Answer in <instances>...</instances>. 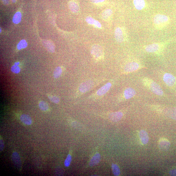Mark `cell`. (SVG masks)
<instances>
[{
  "mask_svg": "<svg viewBox=\"0 0 176 176\" xmlns=\"http://www.w3.org/2000/svg\"><path fill=\"white\" fill-rule=\"evenodd\" d=\"M112 14V10L110 9H107L103 12L101 14V16L104 20H107L111 18Z\"/></svg>",
  "mask_w": 176,
  "mask_h": 176,
  "instance_id": "cell-20",
  "label": "cell"
},
{
  "mask_svg": "<svg viewBox=\"0 0 176 176\" xmlns=\"http://www.w3.org/2000/svg\"><path fill=\"white\" fill-rule=\"evenodd\" d=\"M101 160V156L99 153H96L94 155L92 158H91L89 165L91 167L97 165Z\"/></svg>",
  "mask_w": 176,
  "mask_h": 176,
  "instance_id": "cell-15",
  "label": "cell"
},
{
  "mask_svg": "<svg viewBox=\"0 0 176 176\" xmlns=\"http://www.w3.org/2000/svg\"><path fill=\"white\" fill-rule=\"evenodd\" d=\"M19 62H16V63H15L14 65L18 66L19 65Z\"/></svg>",
  "mask_w": 176,
  "mask_h": 176,
  "instance_id": "cell-35",
  "label": "cell"
},
{
  "mask_svg": "<svg viewBox=\"0 0 176 176\" xmlns=\"http://www.w3.org/2000/svg\"><path fill=\"white\" fill-rule=\"evenodd\" d=\"M94 85L93 81H88L81 84L79 86V90L80 92L84 93L90 90Z\"/></svg>",
  "mask_w": 176,
  "mask_h": 176,
  "instance_id": "cell-8",
  "label": "cell"
},
{
  "mask_svg": "<svg viewBox=\"0 0 176 176\" xmlns=\"http://www.w3.org/2000/svg\"><path fill=\"white\" fill-rule=\"evenodd\" d=\"M11 71L12 73L17 74L20 72L21 69L18 66L14 65L12 66Z\"/></svg>",
  "mask_w": 176,
  "mask_h": 176,
  "instance_id": "cell-29",
  "label": "cell"
},
{
  "mask_svg": "<svg viewBox=\"0 0 176 176\" xmlns=\"http://www.w3.org/2000/svg\"><path fill=\"white\" fill-rule=\"evenodd\" d=\"M48 98L51 102L54 103L58 104L60 102V99L56 96L48 95Z\"/></svg>",
  "mask_w": 176,
  "mask_h": 176,
  "instance_id": "cell-28",
  "label": "cell"
},
{
  "mask_svg": "<svg viewBox=\"0 0 176 176\" xmlns=\"http://www.w3.org/2000/svg\"><path fill=\"white\" fill-rule=\"evenodd\" d=\"M133 3L135 8L139 10H142L145 6V2L144 0H134Z\"/></svg>",
  "mask_w": 176,
  "mask_h": 176,
  "instance_id": "cell-18",
  "label": "cell"
},
{
  "mask_svg": "<svg viewBox=\"0 0 176 176\" xmlns=\"http://www.w3.org/2000/svg\"><path fill=\"white\" fill-rule=\"evenodd\" d=\"M116 40L119 43H122L125 40V34L123 30L120 27L116 28L115 31Z\"/></svg>",
  "mask_w": 176,
  "mask_h": 176,
  "instance_id": "cell-7",
  "label": "cell"
},
{
  "mask_svg": "<svg viewBox=\"0 0 176 176\" xmlns=\"http://www.w3.org/2000/svg\"><path fill=\"white\" fill-rule=\"evenodd\" d=\"M90 1L94 3H98L103 2L105 1V0H90Z\"/></svg>",
  "mask_w": 176,
  "mask_h": 176,
  "instance_id": "cell-32",
  "label": "cell"
},
{
  "mask_svg": "<svg viewBox=\"0 0 176 176\" xmlns=\"http://www.w3.org/2000/svg\"><path fill=\"white\" fill-rule=\"evenodd\" d=\"M159 147L161 149L163 150H167L170 147V143L169 141L167 139H161L159 142Z\"/></svg>",
  "mask_w": 176,
  "mask_h": 176,
  "instance_id": "cell-14",
  "label": "cell"
},
{
  "mask_svg": "<svg viewBox=\"0 0 176 176\" xmlns=\"http://www.w3.org/2000/svg\"><path fill=\"white\" fill-rule=\"evenodd\" d=\"M86 20L87 23L89 24H93L99 28H101V25L100 22L92 18L91 17H87Z\"/></svg>",
  "mask_w": 176,
  "mask_h": 176,
  "instance_id": "cell-19",
  "label": "cell"
},
{
  "mask_svg": "<svg viewBox=\"0 0 176 176\" xmlns=\"http://www.w3.org/2000/svg\"><path fill=\"white\" fill-rule=\"evenodd\" d=\"M21 14L20 12H18L14 14L13 18V22L16 24H18L20 22L21 19Z\"/></svg>",
  "mask_w": 176,
  "mask_h": 176,
  "instance_id": "cell-26",
  "label": "cell"
},
{
  "mask_svg": "<svg viewBox=\"0 0 176 176\" xmlns=\"http://www.w3.org/2000/svg\"><path fill=\"white\" fill-rule=\"evenodd\" d=\"M71 156L69 154L66 158L64 162V165L66 167H68L70 166L71 161Z\"/></svg>",
  "mask_w": 176,
  "mask_h": 176,
  "instance_id": "cell-30",
  "label": "cell"
},
{
  "mask_svg": "<svg viewBox=\"0 0 176 176\" xmlns=\"http://www.w3.org/2000/svg\"><path fill=\"white\" fill-rule=\"evenodd\" d=\"M20 120L21 122L27 125H30L32 123V119L29 116L26 114H23L21 116Z\"/></svg>",
  "mask_w": 176,
  "mask_h": 176,
  "instance_id": "cell-16",
  "label": "cell"
},
{
  "mask_svg": "<svg viewBox=\"0 0 176 176\" xmlns=\"http://www.w3.org/2000/svg\"><path fill=\"white\" fill-rule=\"evenodd\" d=\"M69 8L71 11L74 13H76L79 11V8L78 4L74 1H71L69 2Z\"/></svg>",
  "mask_w": 176,
  "mask_h": 176,
  "instance_id": "cell-17",
  "label": "cell"
},
{
  "mask_svg": "<svg viewBox=\"0 0 176 176\" xmlns=\"http://www.w3.org/2000/svg\"><path fill=\"white\" fill-rule=\"evenodd\" d=\"M169 174L171 176H176V169L172 170L170 171Z\"/></svg>",
  "mask_w": 176,
  "mask_h": 176,
  "instance_id": "cell-33",
  "label": "cell"
},
{
  "mask_svg": "<svg viewBox=\"0 0 176 176\" xmlns=\"http://www.w3.org/2000/svg\"><path fill=\"white\" fill-rule=\"evenodd\" d=\"M111 86V84L110 82L108 83L101 88L96 92L97 95L99 96H103L106 94L110 90Z\"/></svg>",
  "mask_w": 176,
  "mask_h": 176,
  "instance_id": "cell-12",
  "label": "cell"
},
{
  "mask_svg": "<svg viewBox=\"0 0 176 176\" xmlns=\"http://www.w3.org/2000/svg\"><path fill=\"white\" fill-rule=\"evenodd\" d=\"M163 80L166 85L170 87L176 86V78L174 76L169 73H165L163 75Z\"/></svg>",
  "mask_w": 176,
  "mask_h": 176,
  "instance_id": "cell-6",
  "label": "cell"
},
{
  "mask_svg": "<svg viewBox=\"0 0 176 176\" xmlns=\"http://www.w3.org/2000/svg\"><path fill=\"white\" fill-rule=\"evenodd\" d=\"M39 107L40 109L43 111H46L48 110L49 106L45 101H40L39 105Z\"/></svg>",
  "mask_w": 176,
  "mask_h": 176,
  "instance_id": "cell-24",
  "label": "cell"
},
{
  "mask_svg": "<svg viewBox=\"0 0 176 176\" xmlns=\"http://www.w3.org/2000/svg\"><path fill=\"white\" fill-rule=\"evenodd\" d=\"M4 145L3 141L1 139L0 140V150L1 152H2L4 149Z\"/></svg>",
  "mask_w": 176,
  "mask_h": 176,
  "instance_id": "cell-31",
  "label": "cell"
},
{
  "mask_svg": "<svg viewBox=\"0 0 176 176\" xmlns=\"http://www.w3.org/2000/svg\"><path fill=\"white\" fill-rule=\"evenodd\" d=\"M12 160L14 164L18 170H20L22 167L21 161L20 156L18 153L16 152L12 153Z\"/></svg>",
  "mask_w": 176,
  "mask_h": 176,
  "instance_id": "cell-9",
  "label": "cell"
},
{
  "mask_svg": "<svg viewBox=\"0 0 176 176\" xmlns=\"http://www.w3.org/2000/svg\"><path fill=\"white\" fill-rule=\"evenodd\" d=\"M63 72V70L60 67H56L54 71L53 76L54 78L57 79L60 77Z\"/></svg>",
  "mask_w": 176,
  "mask_h": 176,
  "instance_id": "cell-23",
  "label": "cell"
},
{
  "mask_svg": "<svg viewBox=\"0 0 176 176\" xmlns=\"http://www.w3.org/2000/svg\"><path fill=\"white\" fill-rule=\"evenodd\" d=\"M139 137L143 144H147L149 140L148 133L144 130H141L139 133Z\"/></svg>",
  "mask_w": 176,
  "mask_h": 176,
  "instance_id": "cell-13",
  "label": "cell"
},
{
  "mask_svg": "<svg viewBox=\"0 0 176 176\" xmlns=\"http://www.w3.org/2000/svg\"><path fill=\"white\" fill-rule=\"evenodd\" d=\"M144 67L139 62L133 61L126 64L124 68L123 71L125 73H128L140 70Z\"/></svg>",
  "mask_w": 176,
  "mask_h": 176,
  "instance_id": "cell-3",
  "label": "cell"
},
{
  "mask_svg": "<svg viewBox=\"0 0 176 176\" xmlns=\"http://www.w3.org/2000/svg\"><path fill=\"white\" fill-rule=\"evenodd\" d=\"M91 53L94 58L100 59L103 56V49L100 45L95 44L92 47Z\"/></svg>",
  "mask_w": 176,
  "mask_h": 176,
  "instance_id": "cell-5",
  "label": "cell"
},
{
  "mask_svg": "<svg viewBox=\"0 0 176 176\" xmlns=\"http://www.w3.org/2000/svg\"><path fill=\"white\" fill-rule=\"evenodd\" d=\"M170 22L169 17L164 14H156L153 18L154 26L156 29L159 30L166 28Z\"/></svg>",
  "mask_w": 176,
  "mask_h": 176,
  "instance_id": "cell-2",
  "label": "cell"
},
{
  "mask_svg": "<svg viewBox=\"0 0 176 176\" xmlns=\"http://www.w3.org/2000/svg\"><path fill=\"white\" fill-rule=\"evenodd\" d=\"M111 169L114 175L119 176L120 174V170L118 166L116 164H112L111 166Z\"/></svg>",
  "mask_w": 176,
  "mask_h": 176,
  "instance_id": "cell-25",
  "label": "cell"
},
{
  "mask_svg": "<svg viewBox=\"0 0 176 176\" xmlns=\"http://www.w3.org/2000/svg\"><path fill=\"white\" fill-rule=\"evenodd\" d=\"M165 46L164 43H153L146 46L145 50L148 53H158L163 50Z\"/></svg>",
  "mask_w": 176,
  "mask_h": 176,
  "instance_id": "cell-4",
  "label": "cell"
},
{
  "mask_svg": "<svg viewBox=\"0 0 176 176\" xmlns=\"http://www.w3.org/2000/svg\"><path fill=\"white\" fill-rule=\"evenodd\" d=\"M143 85L156 95L162 96L163 91L161 87L152 79L147 77L143 78L142 80Z\"/></svg>",
  "mask_w": 176,
  "mask_h": 176,
  "instance_id": "cell-1",
  "label": "cell"
},
{
  "mask_svg": "<svg viewBox=\"0 0 176 176\" xmlns=\"http://www.w3.org/2000/svg\"><path fill=\"white\" fill-rule=\"evenodd\" d=\"M136 94V92L134 89L131 88L126 89L124 91V96L126 99H129L134 96Z\"/></svg>",
  "mask_w": 176,
  "mask_h": 176,
  "instance_id": "cell-11",
  "label": "cell"
},
{
  "mask_svg": "<svg viewBox=\"0 0 176 176\" xmlns=\"http://www.w3.org/2000/svg\"><path fill=\"white\" fill-rule=\"evenodd\" d=\"M167 115L173 120H176V107L170 108L166 111Z\"/></svg>",
  "mask_w": 176,
  "mask_h": 176,
  "instance_id": "cell-22",
  "label": "cell"
},
{
  "mask_svg": "<svg viewBox=\"0 0 176 176\" xmlns=\"http://www.w3.org/2000/svg\"><path fill=\"white\" fill-rule=\"evenodd\" d=\"M27 46V43L25 40H22L19 42L17 45V48L19 50L22 49H24L26 48Z\"/></svg>",
  "mask_w": 176,
  "mask_h": 176,
  "instance_id": "cell-27",
  "label": "cell"
},
{
  "mask_svg": "<svg viewBox=\"0 0 176 176\" xmlns=\"http://www.w3.org/2000/svg\"><path fill=\"white\" fill-rule=\"evenodd\" d=\"M43 44L47 50L50 52H54L55 51V48L53 43L51 41H48L44 42Z\"/></svg>",
  "mask_w": 176,
  "mask_h": 176,
  "instance_id": "cell-21",
  "label": "cell"
},
{
  "mask_svg": "<svg viewBox=\"0 0 176 176\" xmlns=\"http://www.w3.org/2000/svg\"><path fill=\"white\" fill-rule=\"evenodd\" d=\"M1 1L4 4L7 5L9 3V0H1Z\"/></svg>",
  "mask_w": 176,
  "mask_h": 176,
  "instance_id": "cell-34",
  "label": "cell"
},
{
  "mask_svg": "<svg viewBox=\"0 0 176 176\" xmlns=\"http://www.w3.org/2000/svg\"><path fill=\"white\" fill-rule=\"evenodd\" d=\"M12 2H14V3H15L16 1V0H12Z\"/></svg>",
  "mask_w": 176,
  "mask_h": 176,
  "instance_id": "cell-36",
  "label": "cell"
},
{
  "mask_svg": "<svg viewBox=\"0 0 176 176\" xmlns=\"http://www.w3.org/2000/svg\"><path fill=\"white\" fill-rule=\"evenodd\" d=\"M123 113L121 111L111 113L109 116V119L113 122H117L120 121L122 118Z\"/></svg>",
  "mask_w": 176,
  "mask_h": 176,
  "instance_id": "cell-10",
  "label": "cell"
}]
</instances>
